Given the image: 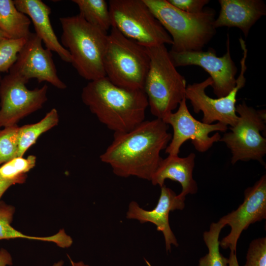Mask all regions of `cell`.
Listing matches in <instances>:
<instances>
[{
  "mask_svg": "<svg viewBox=\"0 0 266 266\" xmlns=\"http://www.w3.org/2000/svg\"><path fill=\"white\" fill-rule=\"evenodd\" d=\"M143 0L170 36L171 51H201L216 33L213 9L207 8L200 13L191 14L176 8L167 0Z\"/></svg>",
  "mask_w": 266,
  "mask_h": 266,
  "instance_id": "cell-3",
  "label": "cell"
},
{
  "mask_svg": "<svg viewBox=\"0 0 266 266\" xmlns=\"http://www.w3.org/2000/svg\"><path fill=\"white\" fill-rule=\"evenodd\" d=\"M19 128L16 124L0 129V166L18 157Z\"/></svg>",
  "mask_w": 266,
  "mask_h": 266,
  "instance_id": "cell-24",
  "label": "cell"
},
{
  "mask_svg": "<svg viewBox=\"0 0 266 266\" xmlns=\"http://www.w3.org/2000/svg\"><path fill=\"white\" fill-rule=\"evenodd\" d=\"M70 261L71 263V266H89V265L84 264L82 261L74 262L71 259H70Z\"/></svg>",
  "mask_w": 266,
  "mask_h": 266,
  "instance_id": "cell-32",
  "label": "cell"
},
{
  "mask_svg": "<svg viewBox=\"0 0 266 266\" xmlns=\"http://www.w3.org/2000/svg\"><path fill=\"white\" fill-rule=\"evenodd\" d=\"M12 259L10 254L5 249L0 250V266L12 265Z\"/></svg>",
  "mask_w": 266,
  "mask_h": 266,
  "instance_id": "cell-29",
  "label": "cell"
},
{
  "mask_svg": "<svg viewBox=\"0 0 266 266\" xmlns=\"http://www.w3.org/2000/svg\"><path fill=\"white\" fill-rule=\"evenodd\" d=\"M243 202L232 212L219 221L225 226L229 225V234L220 241L223 249L229 248L236 252L238 239L242 232L252 224L266 218V175L264 174L244 191Z\"/></svg>",
  "mask_w": 266,
  "mask_h": 266,
  "instance_id": "cell-13",
  "label": "cell"
},
{
  "mask_svg": "<svg viewBox=\"0 0 266 266\" xmlns=\"http://www.w3.org/2000/svg\"><path fill=\"white\" fill-rule=\"evenodd\" d=\"M61 44L70 53L71 64L89 81L105 76L103 58L108 33L88 23L79 14L61 17Z\"/></svg>",
  "mask_w": 266,
  "mask_h": 266,
  "instance_id": "cell-4",
  "label": "cell"
},
{
  "mask_svg": "<svg viewBox=\"0 0 266 266\" xmlns=\"http://www.w3.org/2000/svg\"><path fill=\"white\" fill-rule=\"evenodd\" d=\"M27 39L4 38L0 41V72L8 73Z\"/></svg>",
  "mask_w": 266,
  "mask_h": 266,
  "instance_id": "cell-26",
  "label": "cell"
},
{
  "mask_svg": "<svg viewBox=\"0 0 266 266\" xmlns=\"http://www.w3.org/2000/svg\"><path fill=\"white\" fill-rule=\"evenodd\" d=\"M195 158V154L191 153L185 157L168 155L162 158L152 176V184L161 187L168 179L180 184L182 191L178 195L181 197L185 198L188 194H196L198 185L193 177Z\"/></svg>",
  "mask_w": 266,
  "mask_h": 266,
  "instance_id": "cell-18",
  "label": "cell"
},
{
  "mask_svg": "<svg viewBox=\"0 0 266 266\" xmlns=\"http://www.w3.org/2000/svg\"><path fill=\"white\" fill-rule=\"evenodd\" d=\"M42 42L35 33H31L9 72L28 81L34 78L38 83L47 82L58 89H65L66 86L58 75L52 51L44 48Z\"/></svg>",
  "mask_w": 266,
  "mask_h": 266,
  "instance_id": "cell-14",
  "label": "cell"
},
{
  "mask_svg": "<svg viewBox=\"0 0 266 266\" xmlns=\"http://www.w3.org/2000/svg\"><path fill=\"white\" fill-rule=\"evenodd\" d=\"M228 266H239L236 252L231 251L229 258Z\"/></svg>",
  "mask_w": 266,
  "mask_h": 266,
  "instance_id": "cell-31",
  "label": "cell"
},
{
  "mask_svg": "<svg viewBox=\"0 0 266 266\" xmlns=\"http://www.w3.org/2000/svg\"><path fill=\"white\" fill-rule=\"evenodd\" d=\"M81 99L100 122L114 133L129 131L144 121L148 106L143 90L119 87L105 76L89 81Z\"/></svg>",
  "mask_w": 266,
  "mask_h": 266,
  "instance_id": "cell-2",
  "label": "cell"
},
{
  "mask_svg": "<svg viewBox=\"0 0 266 266\" xmlns=\"http://www.w3.org/2000/svg\"><path fill=\"white\" fill-rule=\"evenodd\" d=\"M244 266H266V238L254 239L249 245Z\"/></svg>",
  "mask_w": 266,
  "mask_h": 266,
  "instance_id": "cell-27",
  "label": "cell"
},
{
  "mask_svg": "<svg viewBox=\"0 0 266 266\" xmlns=\"http://www.w3.org/2000/svg\"><path fill=\"white\" fill-rule=\"evenodd\" d=\"M12 185L10 183L4 181L0 177V199L7 189Z\"/></svg>",
  "mask_w": 266,
  "mask_h": 266,
  "instance_id": "cell-30",
  "label": "cell"
},
{
  "mask_svg": "<svg viewBox=\"0 0 266 266\" xmlns=\"http://www.w3.org/2000/svg\"><path fill=\"white\" fill-rule=\"evenodd\" d=\"M243 57L240 61V72L236 80V85L227 96L213 99L207 96L206 88L211 86L212 80L208 77L200 83H194L187 86L185 99L190 101L195 113L201 111L203 117L201 122L212 124L215 121L230 127L233 126L238 119L236 112V96L239 90L244 87L246 83L245 73L247 67L246 60L247 49L245 42L241 37L239 38Z\"/></svg>",
  "mask_w": 266,
  "mask_h": 266,
  "instance_id": "cell-9",
  "label": "cell"
},
{
  "mask_svg": "<svg viewBox=\"0 0 266 266\" xmlns=\"http://www.w3.org/2000/svg\"><path fill=\"white\" fill-rule=\"evenodd\" d=\"M162 120L173 129L171 139L165 149L168 155H178L182 145L189 140L197 151L205 152L221 137L218 132L212 136L209 134L213 132L225 133L229 128L220 122L207 124L196 119L188 110L186 99L180 103L176 112H171Z\"/></svg>",
  "mask_w": 266,
  "mask_h": 266,
  "instance_id": "cell-10",
  "label": "cell"
},
{
  "mask_svg": "<svg viewBox=\"0 0 266 266\" xmlns=\"http://www.w3.org/2000/svg\"><path fill=\"white\" fill-rule=\"evenodd\" d=\"M112 27L146 47L172 44V39L143 0H110Z\"/></svg>",
  "mask_w": 266,
  "mask_h": 266,
  "instance_id": "cell-7",
  "label": "cell"
},
{
  "mask_svg": "<svg viewBox=\"0 0 266 266\" xmlns=\"http://www.w3.org/2000/svg\"><path fill=\"white\" fill-rule=\"evenodd\" d=\"M176 8L191 14H198L203 11L208 0H167Z\"/></svg>",
  "mask_w": 266,
  "mask_h": 266,
  "instance_id": "cell-28",
  "label": "cell"
},
{
  "mask_svg": "<svg viewBox=\"0 0 266 266\" xmlns=\"http://www.w3.org/2000/svg\"><path fill=\"white\" fill-rule=\"evenodd\" d=\"M238 119L228 129L219 141L225 143L232 154L231 163L238 161H257L265 164L266 139L261 133L266 130L265 110H256L245 101L236 105Z\"/></svg>",
  "mask_w": 266,
  "mask_h": 266,
  "instance_id": "cell-8",
  "label": "cell"
},
{
  "mask_svg": "<svg viewBox=\"0 0 266 266\" xmlns=\"http://www.w3.org/2000/svg\"><path fill=\"white\" fill-rule=\"evenodd\" d=\"M17 8L27 15L33 22L35 33L46 48L56 53L66 63L71 62L70 53L59 41L52 26L50 15L51 9L41 0H14Z\"/></svg>",
  "mask_w": 266,
  "mask_h": 266,
  "instance_id": "cell-17",
  "label": "cell"
},
{
  "mask_svg": "<svg viewBox=\"0 0 266 266\" xmlns=\"http://www.w3.org/2000/svg\"><path fill=\"white\" fill-rule=\"evenodd\" d=\"M185 200V198L177 195L164 185L161 187L160 196L154 208L146 210L140 207L136 202L132 201L129 205L126 217L137 220L141 224L150 222L154 224L157 230L164 234L166 250L170 251L171 245L178 246V243L169 225V214L174 210L183 209Z\"/></svg>",
  "mask_w": 266,
  "mask_h": 266,
  "instance_id": "cell-15",
  "label": "cell"
},
{
  "mask_svg": "<svg viewBox=\"0 0 266 266\" xmlns=\"http://www.w3.org/2000/svg\"><path fill=\"white\" fill-rule=\"evenodd\" d=\"M220 10L214 26L236 27L246 38L252 27L266 14V5L261 0H219Z\"/></svg>",
  "mask_w": 266,
  "mask_h": 266,
  "instance_id": "cell-16",
  "label": "cell"
},
{
  "mask_svg": "<svg viewBox=\"0 0 266 266\" xmlns=\"http://www.w3.org/2000/svg\"><path fill=\"white\" fill-rule=\"evenodd\" d=\"M4 38H6L5 37V35L2 33V32L0 30V41Z\"/></svg>",
  "mask_w": 266,
  "mask_h": 266,
  "instance_id": "cell-33",
  "label": "cell"
},
{
  "mask_svg": "<svg viewBox=\"0 0 266 266\" xmlns=\"http://www.w3.org/2000/svg\"><path fill=\"white\" fill-rule=\"evenodd\" d=\"M30 18L20 11L13 0H0V30L6 38L27 39L31 34Z\"/></svg>",
  "mask_w": 266,
  "mask_h": 266,
  "instance_id": "cell-19",
  "label": "cell"
},
{
  "mask_svg": "<svg viewBox=\"0 0 266 266\" xmlns=\"http://www.w3.org/2000/svg\"><path fill=\"white\" fill-rule=\"evenodd\" d=\"M162 119L144 120L132 130L114 133L113 139L100 156L118 176L151 180L172 134Z\"/></svg>",
  "mask_w": 266,
  "mask_h": 266,
  "instance_id": "cell-1",
  "label": "cell"
},
{
  "mask_svg": "<svg viewBox=\"0 0 266 266\" xmlns=\"http://www.w3.org/2000/svg\"><path fill=\"white\" fill-rule=\"evenodd\" d=\"M146 48L150 66L143 90L152 114L163 119L185 99L186 80L176 69L165 45Z\"/></svg>",
  "mask_w": 266,
  "mask_h": 266,
  "instance_id": "cell-5",
  "label": "cell"
},
{
  "mask_svg": "<svg viewBox=\"0 0 266 266\" xmlns=\"http://www.w3.org/2000/svg\"><path fill=\"white\" fill-rule=\"evenodd\" d=\"M79 14L90 24L108 33L112 27L108 4L104 0H73Z\"/></svg>",
  "mask_w": 266,
  "mask_h": 266,
  "instance_id": "cell-21",
  "label": "cell"
},
{
  "mask_svg": "<svg viewBox=\"0 0 266 266\" xmlns=\"http://www.w3.org/2000/svg\"><path fill=\"white\" fill-rule=\"evenodd\" d=\"M1 78H2V77H1L0 73V81L1 79Z\"/></svg>",
  "mask_w": 266,
  "mask_h": 266,
  "instance_id": "cell-35",
  "label": "cell"
},
{
  "mask_svg": "<svg viewBox=\"0 0 266 266\" xmlns=\"http://www.w3.org/2000/svg\"><path fill=\"white\" fill-rule=\"evenodd\" d=\"M59 120L58 111L53 108L39 122L19 127L18 157H23L42 133L58 125Z\"/></svg>",
  "mask_w": 266,
  "mask_h": 266,
  "instance_id": "cell-20",
  "label": "cell"
},
{
  "mask_svg": "<svg viewBox=\"0 0 266 266\" xmlns=\"http://www.w3.org/2000/svg\"><path fill=\"white\" fill-rule=\"evenodd\" d=\"M224 227L219 221L212 223L209 231L203 233V240L208 252L200 259L199 266H228L229 259L220 252L219 235Z\"/></svg>",
  "mask_w": 266,
  "mask_h": 266,
  "instance_id": "cell-22",
  "label": "cell"
},
{
  "mask_svg": "<svg viewBox=\"0 0 266 266\" xmlns=\"http://www.w3.org/2000/svg\"><path fill=\"white\" fill-rule=\"evenodd\" d=\"M29 81L9 72L0 81V129L17 124L22 118L41 109L47 101L48 86L30 90Z\"/></svg>",
  "mask_w": 266,
  "mask_h": 266,
  "instance_id": "cell-11",
  "label": "cell"
},
{
  "mask_svg": "<svg viewBox=\"0 0 266 266\" xmlns=\"http://www.w3.org/2000/svg\"><path fill=\"white\" fill-rule=\"evenodd\" d=\"M36 160L34 155L27 158L16 157L0 166V177L12 185L22 184L26 181L27 173L35 166Z\"/></svg>",
  "mask_w": 266,
  "mask_h": 266,
  "instance_id": "cell-23",
  "label": "cell"
},
{
  "mask_svg": "<svg viewBox=\"0 0 266 266\" xmlns=\"http://www.w3.org/2000/svg\"><path fill=\"white\" fill-rule=\"evenodd\" d=\"M52 266H62L61 264L60 263H55L53 265H52Z\"/></svg>",
  "mask_w": 266,
  "mask_h": 266,
  "instance_id": "cell-34",
  "label": "cell"
},
{
  "mask_svg": "<svg viewBox=\"0 0 266 266\" xmlns=\"http://www.w3.org/2000/svg\"><path fill=\"white\" fill-rule=\"evenodd\" d=\"M149 66L146 47L112 27L103 58L105 77L119 87L143 90Z\"/></svg>",
  "mask_w": 266,
  "mask_h": 266,
  "instance_id": "cell-6",
  "label": "cell"
},
{
  "mask_svg": "<svg viewBox=\"0 0 266 266\" xmlns=\"http://www.w3.org/2000/svg\"><path fill=\"white\" fill-rule=\"evenodd\" d=\"M226 44V53L222 57H218L213 48H209L207 51L176 52L170 50L169 54L176 67L193 65L205 70L212 79L211 87L214 94L217 98H221L227 96L235 87L237 71L231 56L228 34Z\"/></svg>",
  "mask_w": 266,
  "mask_h": 266,
  "instance_id": "cell-12",
  "label": "cell"
},
{
  "mask_svg": "<svg viewBox=\"0 0 266 266\" xmlns=\"http://www.w3.org/2000/svg\"><path fill=\"white\" fill-rule=\"evenodd\" d=\"M14 212V206L0 201V240L16 238L37 240V236L25 235L11 226Z\"/></svg>",
  "mask_w": 266,
  "mask_h": 266,
  "instance_id": "cell-25",
  "label": "cell"
}]
</instances>
